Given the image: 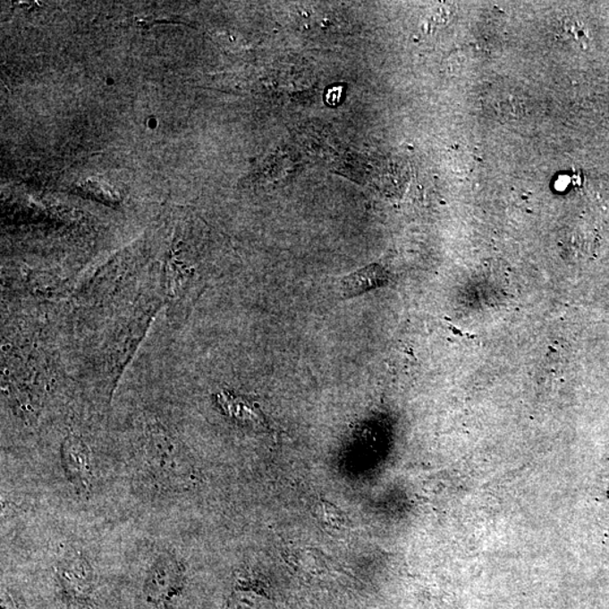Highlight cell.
I'll return each mask as SVG.
<instances>
[{
  "label": "cell",
  "mask_w": 609,
  "mask_h": 609,
  "mask_svg": "<svg viewBox=\"0 0 609 609\" xmlns=\"http://www.w3.org/2000/svg\"><path fill=\"white\" fill-rule=\"evenodd\" d=\"M181 587L182 580L179 570L167 562L157 563L147 578V602L156 607H166L179 595Z\"/></svg>",
  "instance_id": "cell-1"
},
{
  "label": "cell",
  "mask_w": 609,
  "mask_h": 609,
  "mask_svg": "<svg viewBox=\"0 0 609 609\" xmlns=\"http://www.w3.org/2000/svg\"><path fill=\"white\" fill-rule=\"evenodd\" d=\"M388 283L390 275L385 269L379 266H370L341 280V293L344 298H351L371 289L385 286Z\"/></svg>",
  "instance_id": "cell-2"
},
{
  "label": "cell",
  "mask_w": 609,
  "mask_h": 609,
  "mask_svg": "<svg viewBox=\"0 0 609 609\" xmlns=\"http://www.w3.org/2000/svg\"><path fill=\"white\" fill-rule=\"evenodd\" d=\"M218 404L228 417L253 426L265 425V418L256 404L232 393L223 392L217 396Z\"/></svg>",
  "instance_id": "cell-3"
},
{
  "label": "cell",
  "mask_w": 609,
  "mask_h": 609,
  "mask_svg": "<svg viewBox=\"0 0 609 609\" xmlns=\"http://www.w3.org/2000/svg\"><path fill=\"white\" fill-rule=\"evenodd\" d=\"M63 461L69 477L79 481L84 479L89 469L88 447L80 439H67L63 446Z\"/></svg>",
  "instance_id": "cell-4"
},
{
  "label": "cell",
  "mask_w": 609,
  "mask_h": 609,
  "mask_svg": "<svg viewBox=\"0 0 609 609\" xmlns=\"http://www.w3.org/2000/svg\"><path fill=\"white\" fill-rule=\"evenodd\" d=\"M314 516L321 522L324 529L330 530L331 533H335V531L340 533L352 527L351 520L345 515V512L324 500L314 505Z\"/></svg>",
  "instance_id": "cell-5"
},
{
  "label": "cell",
  "mask_w": 609,
  "mask_h": 609,
  "mask_svg": "<svg viewBox=\"0 0 609 609\" xmlns=\"http://www.w3.org/2000/svg\"><path fill=\"white\" fill-rule=\"evenodd\" d=\"M563 33L567 37L568 40H572L576 42L578 46L586 47L588 43V33H587V29L583 27L580 21H567L563 24Z\"/></svg>",
  "instance_id": "cell-6"
}]
</instances>
